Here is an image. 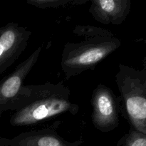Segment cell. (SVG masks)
<instances>
[{
	"instance_id": "obj_1",
	"label": "cell",
	"mask_w": 146,
	"mask_h": 146,
	"mask_svg": "<svg viewBox=\"0 0 146 146\" xmlns=\"http://www.w3.org/2000/svg\"><path fill=\"white\" fill-rule=\"evenodd\" d=\"M70 96L71 91L63 81L24 85L11 108L15 112L10 118V124L30 126L64 113L76 115L80 107Z\"/></svg>"
},
{
	"instance_id": "obj_2",
	"label": "cell",
	"mask_w": 146,
	"mask_h": 146,
	"mask_svg": "<svg viewBox=\"0 0 146 146\" xmlns=\"http://www.w3.org/2000/svg\"><path fill=\"white\" fill-rule=\"evenodd\" d=\"M138 67L119 64L115 82L121 94V115L146 134V57Z\"/></svg>"
},
{
	"instance_id": "obj_3",
	"label": "cell",
	"mask_w": 146,
	"mask_h": 146,
	"mask_svg": "<svg viewBox=\"0 0 146 146\" xmlns=\"http://www.w3.org/2000/svg\"><path fill=\"white\" fill-rule=\"evenodd\" d=\"M121 41L116 37H105L67 43L63 48L61 67L66 79L94 70L101 61L116 51Z\"/></svg>"
},
{
	"instance_id": "obj_4",
	"label": "cell",
	"mask_w": 146,
	"mask_h": 146,
	"mask_svg": "<svg viewBox=\"0 0 146 146\" xmlns=\"http://www.w3.org/2000/svg\"><path fill=\"white\" fill-rule=\"evenodd\" d=\"M91 104V121L94 126L103 133L115 130L119 125L121 115L120 97L104 84H99L93 91Z\"/></svg>"
},
{
	"instance_id": "obj_5",
	"label": "cell",
	"mask_w": 146,
	"mask_h": 146,
	"mask_svg": "<svg viewBox=\"0 0 146 146\" xmlns=\"http://www.w3.org/2000/svg\"><path fill=\"white\" fill-rule=\"evenodd\" d=\"M42 48V46L37 47L11 74L0 81V117L4 113L11 111L24 85V81L39 58Z\"/></svg>"
},
{
	"instance_id": "obj_6",
	"label": "cell",
	"mask_w": 146,
	"mask_h": 146,
	"mask_svg": "<svg viewBox=\"0 0 146 146\" xmlns=\"http://www.w3.org/2000/svg\"><path fill=\"white\" fill-rule=\"evenodd\" d=\"M31 35V31L18 23H8L0 28V75L24 52Z\"/></svg>"
},
{
	"instance_id": "obj_7",
	"label": "cell",
	"mask_w": 146,
	"mask_h": 146,
	"mask_svg": "<svg viewBox=\"0 0 146 146\" xmlns=\"http://www.w3.org/2000/svg\"><path fill=\"white\" fill-rule=\"evenodd\" d=\"M60 123L57 121L49 128L25 131L11 139L4 138L3 146H81L83 141L70 142L58 133Z\"/></svg>"
},
{
	"instance_id": "obj_8",
	"label": "cell",
	"mask_w": 146,
	"mask_h": 146,
	"mask_svg": "<svg viewBox=\"0 0 146 146\" xmlns=\"http://www.w3.org/2000/svg\"><path fill=\"white\" fill-rule=\"evenodd\" d=\"M131 9V0H91L89 12L101 24L121 25L126 19Z\"/></svg>"
},
{
	"instance_id": "obj_9",
	"label": "cell",
	"mask_w": 146,
	"mask_h": 146,
	"mask_svg": "<svg viewBox=\"0 0 146 146\" xmlns=\"http://www.w3.org/2000/svg\"><path fill=\"white\" fill-rule=\"evenodd\" d=\"M88 0H27V4L39 9H58L76 7L88 2Z\"/></svg>"
},
{
	"instance_id": "obj_10",
	"label": "cell",
	"mask_w": 146,
	"mask_h": 146,
	"mask_svg": "<svg viewBox=\"0 0 146 146\" xmlns=\"http://www.w3.org/2000/svg\"><path fill=\"white\" fill-rule=\"evenodd\" d=\"M73 33L78 36L84 37V40L105 37H114L113 34L106 29L88 25L76 26L74 27Z\"/></svg>"
},
{
	"instance_id": "obj_11",
	"label": "cell",
	"mask_w": 146,
	"mask_h": 146,
	"mask_svg": "<svg viewBox=\"0 0 146 146\" xmlns=\"http://www.w3.org/2000/svg\"><path fill=\"white\" fill-rule=\"evenodd\" d=\"M117 146H146V134L131 127L117 143Z\"/></svg>"
},
{
	"instance_id": "obj_12",
	"label": "cell",
	"mask_w": 146,
	"mask_h": 146,
	"mask_svg": "<svg viewBox=\"0 0 146 146\" xmlns=\"http://www.w3.org/2000/svg\"><path fill=\"white\" fill-rule=\"evenodd\" d=\"M137 41H139V42H143V44H145L146 45V38H141V39L137 40Z\"/></svg>"
},
{
	"instance_id": "obj_13",
	"label": "cell",
	"mask_w": 146,
	"mask_h": 146,
	"mask_svg": "<svg viewBox=\"0 0 146 146\" xmlns=\"http://www.w3.org/2000/svg\"><path fill=\"white\" fill-rule=\"evenodd\" d=\"M3 142H4V138L0 135V146H3Z\"/></svg>"
}]
</instances>
